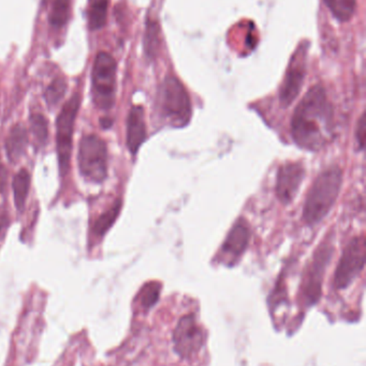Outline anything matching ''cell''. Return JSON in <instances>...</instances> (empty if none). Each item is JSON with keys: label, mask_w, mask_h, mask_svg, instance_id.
<instances>
[{"label": "cell", "mask_w": 366, "mask_h": 366, "mask_svg": "<svg viewBox=\"0 0 366 366\" xmlns=\"http://www.w3.org/2000/svg\"><path fill=\"white\" fill-rule=\"evenodd\" d=\"M332 104L321 85L308 90L296 106L291 120V135L302 149L318 151L334 138Z\"/></svg>", "instance_id": "6da1fadb"}, {"label": "cell", "mask_w": 366, "mask_h": 366, "mask_svg": "<svg viewBox=\"0 0 366 366\" xmlns=\"http://www.w3.org/2000/svg\"><path fill=\"white\" fill-rule=\"evenodd\" d=\"M343 183V171L338 166L325 169L314 181L308 191L303 208V219L308 226L321 223L335 205Z\"/></svg>", "instance_id": "7a4b0ae2"}, {"label": "cell", "mask_w": 366, "mask_h": 366, "mask_svg": "<svg viewBox=\"0 0 366 366\" xmlns=\"http://www.w3.org/2000/svg\"><path fill=\"white\" fill-rule=\"evenodd\" d=\"M116 69L113 56L105 52L97 54L92 65V94L98 109L109 111L114 106Z\"/></svg>", "instance_id": "3957f363"}, {"label": "cell", "mask_w": 366, "mask_h": 366, "mask_svg": "<svg viewBox=\"0 0 366 366\" xmlns=\"http://www.w3.org/2000/svg\"><path fill=\"white\" fill-rule=\"evenodd\" d=\"M161 109L163 117L175 128H183L192 119L190 94L184 85L175 76L165 77L161 86Z\"/></svg>", "instance_id": "277c9868"}, {"label": "cell", "mask_w": 366, "mask_h": 366, "mask_svg": "<svg viewBox=\"0 0 366 366\" xmlns=\"http://www.w3.org/2000/svg\"><path fill=\"white\" fill-rule=\"evenodd\" d=\"M79 169L86 180L101 183L107 178V144L98 135H86L80 142Z\"/></svg>", "instance_id": "5b68a950"}, {"label": "cell", "mask_w": 366, "mask_h": 366, "mask_svg": "<svg viewBox=\"0 0 366 366\" xmlns=\"http://www.w3.org/2000/svg\"><path fill=\"white\" fill-rule=\"evenodd\" d=\"M80 94H73L72 98L63 105L56 122V144H57L59 169L63 176L67 175L70 165L73 131H74L77 116L80 109Z\"/></svg>", "instance_id": "8992f818"}, {"label": "cell", "mask_w": 366, "mask_h": 366, "mask_svg": "<svg viewBox=\"0 0 366 366\" xmlns=\"http://www.w3.org/2000/svg\"><path fill=\"white\" fill-rule=\"evenodd\" d=\"M365 265V241L363 237H356L343 250L340 263L334 275V285L337 289L349 286Z\"/></svg>", "instance_id": "52a82bcc"}, {"label": "cell", "mask_w": 366, "mask_h": 366, "mask_svg": "<svg viewBox=\"0 0 366 366\" xmlns=\"http://www.w3.org/2000/svg\"><path fill=\"white\" fill-rule=\"evenodd\" d=\"M307 51L308 43L301 44L291 58L286 76L279 92V101L284 107H288L294 103L301 92L305 80Z\"/></svg>", "instance_id": "ba28073f"}, {"label": "cell", "mask_w": 366, "mask_h": 366, "mask_svg": "<svg viewBox=\"0 0 366 366\" xmlns=\"http://www.w3.org/2000/svg\"><path fill=\"white\" fill-rule=\"evenodd\" d=\"M173 341L175 350L183 358H190L199 352L203 345V331L194 315L181 318L175 327Z\"/></svg>", "instance_id": "9c48e42d"}, {"label": "cell", "mask_w": 366, "mask_h": 366, "mask_svg": "<svg viewBox=\"0 0 366 366\" xmlns=\"http://www.w3.org/2000/svg\"><path fill=\"white\" fill-rule=\"evenodd\" d=\"M305 178V167L300 162H286L277 171L276 195L279 202L289 205L298 194Z\"/></svg>", "instance_id": "30bf717a"}, {"label": "cell", "mask_w": 366, "mask_h": 366, "mask_svg": "<svg viewBox=\"0 0 366 366\" xmlns=\"http://www.w3.org/2000/svg\"><path fill=\"white\" fill-rule=\"evenodd\" d=\"M250 227L248 222L240 217L229 231L221 250V259L231 266L245 253L250 240Z\"/></svg>", "instance_id": "8fae6325"}, {"label": "cell", "mask_w": 366, "mask_h": 366, "mask_svg": "<svg viewBox=\"0 0 366 366\" xmlns=\"http://www.w3.org/2000/svg\"><path fill=\"white\" fill-rule=\"evenodd\" d=\"M332 255L333 246L323 242L314 253L311 265L308 266L305 277V294L313 300L321 294V279Z\"/></svg>", "instance_id": "7c38bea8"}, {"label": "cell", "mask_w": 366, "mask_h": 366, "mask_svg": "<svg viewBox=\"0 0 366 366\" xmlns=\"http://www.w3.org/2000/svg\"><path fill=\"white\" fill-rule=\"evenodd\" d=\"M146 130L145 115L142 106H134L129 111L127 119V147L132 155H136L141 146L145 142Z\"/></svg>", "instance_id": "4fadbf2b"}, {"label": "cell", "mask_w": 366, "mask_h": 366, "mask_svg": "<svg viewBox=\"0 0 366 366\" xmlns=\"http://www.w3.org/2000/svg\"><path fill=\"white\" fill-rule=\"evenodd\" d=\"M27 144H28V136H27L26 129L23 125H15L11 129L6 140V151H7L9 160L15 162L21 159L25 153Z\"/></svg>", "instance_id": "5bb4252c"}, {"label": "cell", "mask_w": 366, "mask_h": 366, "mask_svg": "<svg viewBox=\"0 0 366 366\" xmlns=\"http://www.w3.org/2000/svg\"><path fill=\"white\" fill-rule=\"evenodd\" d=\"M14 204L17 211H22L25 207L30 188V175L26 169H21L13 179L12 183Z\"/></svg>", "instance_id": "9a60e30c"}, {"label": "cell", "mask_w": 366, "mask_h": 366, "mask_svg": "<svg viewBox=\"0 0 366 366\" xmlns=\"http://www.w3.org/2000/svg\"><path fill=\"white\" fill-rule=\"evenodd\" d=\"M109 0H92L88 9V28L99 30L107 23Z\"/></svg>", "instance_id": "2e32d148"}, {"label": "cell", "mask_w": 366, "mask_h": 366, "mask_svg": "<svg viewBox=\"0 0 366 366\" xmlns=\"http://www.w3.org/2000/svg\"><path fill=\"white\" fill-rule=\"evenodd\" d=\"M121 206H123V202L121 200H117L114 205L112 206L103 215H100L99 219L96 221L95 225H94L96 236L102 237L107 234L119 217Z\"/></svg>", "instance_id": "e0dca14e"}, {"label": "cell", "mask_w": 366, "mask_h": 366, "mask_svg": "<svg viewBox=\"0 0 366 366\" xmlns=\"http://www.w3.org/2000/svg\"><path fill=\"white\" fill-rule=\"evenodd\" d=\"M332 14L340 22H348L354 14L356 0H323Z\"/></svg>", "instance_id": "ac0fdd59"}, {"label": "cell", "mask_w": 366, "mask_h": 366, "mask_svg": "<svg viewBox=\"0 0 366 366\" xmlns=\"http://www.w3.org/2000/svg\"><path fill=\"white\" fill-rule=\"evenodd\" d=\"M70 0H54L49 15L52 27L61 28L67 24L70 17Z\"/></svg>", "instance_id": "d6986e66"}, {"label": "cell", "mask_w": 366, "mask_h": 366, "mask_svg": "<svg viewBox=\"0 0 366 366\" xmlns=\"http://www.w3.org/2000/svg\"><path fill=\"white\" fill-rule=\"evenodd\" d=\"M30 130L38 144H45L49 138V122L43 115L34 114L30 117Z\"/></svg>", "instance_id": "ffe728a7"}, {"label": "cell", "mask_w": 366, "mask_h": 366, "mask_svg": "<svg viewBox=\"0 0 366 366\" xmlns=\"http://www.w3.org/2000/svg\"><path fill=\"white\" fill-rule=\"evenodd\" d=\"M159 46V26L157 23L148 22L145 36H144V50L146 55L154 57Z\"/></svg>", "instance_id": "44dd1931"}, {"label": "cell", "mask_w": 366, "mask_h": 366, "mask_svg": "<svg viewBox=\"0 0 366 366\" xmlns=\"http://www.w3.org/2000/svg\"><path fill=\"white\" fill-rule=\"evenodd\" d=\"M65 90H67V84H65V80L63 78L59 77V78L54 80L44 94V98H45L48 105L50 107L57 105L65 96Z\"/></svg>", "instance_id": "7402d4cb"}, {"label": "cell", "mask_w": 366, "mask_h": 366, "mask_svg": "<svg viewBox=\"0 0 366 366\" xmlns=\"http://www.w3.org/2000/svg\"><path fill=\"white\" fill-rule=\"evenodd\" d=\"M161 292V286L156 283H150L145 285L141 292V303L144 308H148L157 302Z\"/></svg>", "instance_id": "603a6c76"}, {"label": "cell", "mask_w": 366, "mask_h": 366, "mask_svg": "<svg viewBox=\"0 0 366 366\" xmlns=\"http://www.w3.org/2000/svg\"><path fill=\"white\" fill-rule=\"evenodd\" d=\"M365 132H366V122H365V113L362 114L358 125H356V138L358 142V147L360 150H363L364 144H365Z\"/></svg>", "instance_id": "cb8c5ba5"}, {"label": "cell", "mask_w": 366, "mask_h": 366, "mask_svg": "<svg viewBox=\"0 0 366 366\" xmlns=\"http://www.w3.org/2000/svg\"><path fill=\"white\" fill-rule=\"evenodd\" d=\"M6 186V171L3 169V165L0 166V191L3 192Z\"/></svg>", "instance_id": "d4e9b609"}, {"label": "cell", "mask_w": 366, "mask_h": 366, "mask_svg": "<svg viewBox=\"0 0 366 366\" xmlns=\"http://www.w3.org/2000/svg\"><path fill=\"white\" fill-rule=\"evenodd\" d=\"M100 122H101L102 128L105 129H109L112 125V120L110 118H102Z\"/></svg>", "instance_id": "484cf974"}]
</instances>
